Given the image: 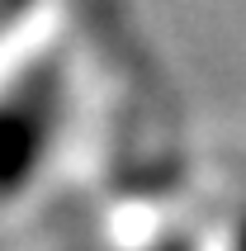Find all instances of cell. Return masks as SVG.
<instances>
[{"mask_svg": "<svg viewBox=\"0 0 246 251\" xmlns=\"http://www.w3.org/2000/svg\"><path fill=\"white\" fill-rule=\"evenodd\" d=\"M28 5H33V0H0V33H5V28H10L14 19L28 10Z\"/></svg>", "mask_w": 246, "mask_h": 251, "instance_id": "cell-2", "label": "cell"}, {"mask_svg": "<svg viewBox=\"0 0 246 251\" xmlns=\"http://www.w3.org/2000/svg\"><path fill=\"white\" fill-rule=\"evenodd\" d=\"M237 251H246V218H242V227H237Z\"/></svg>", "mask_w": 246, "mask_h": 251, "instance_id": "cell-3", "label": "cell"}, {"mask_svg": "<svg viewBox=\"0 0 246 251\" xmlns=\"http://www.w3.org/2000/svg\"><path fill=\"white\" fill-rule=\"evenodd\" d=\"M67 76L52 57L33 62L0 90V204L33 185L38 166L52 152L62 119Z\"/></svg>", "mask_w": 246, "mask_h": 251, "instance_id": "cell-1", "label": "cell"}]
</instances>
